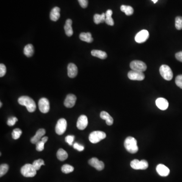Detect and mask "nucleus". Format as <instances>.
<instances>
[{
  "instance_id": "9",
  "label": "nucleus",
  "mask_w": 182,
  "mask_h": 182,
  "mask_svg": "<svg viewBox=\"0 0 182 182\" xmlns=\"http://www.w3.org/2000/svg\"><path fill=\"white\" fill-rule=\"evenodd\" d=\"M39 108L40 110L43 113H47L50 110V103L46 98H42L39 101Z\"/></svg>"
},
{
  "instance_id": "36",
  "label": "nucleus",
  "mask_w": 182,
  "mask_h": 182,
  "mask_svg": "<svg viewBox=\"0 0 182 182\" xmlns=\"http://www.w3.org/2000/svg\"><path fill=\"white\" fill-rule=\"evenodd\" d=\"M75 140V136L72 135H68L65 138V141L70 146L73 145V141Z\"/></svg>"
},
{
  "instance_id": "16",
  "label": "nucleus",
  "mask_w": 182,
  "mask_h": 182,
  "mask_svg": "<svg viewBox=\"0 0 182 182\" xmlns=\"http://www.w3.org/2000/svg\"><path fill=\"white\" fill-rule=\"evenodd\" d=\"M156 105L157 107L161 110H166L169 107L168 100L163 98H159L156 100Z\"/></svg>"
},
{
  "instance_id": "22",
  "label": "nucleus",
  "mask_w": 182,
  "mask_h": 182,
  "mask_svg": "<svg viewBox=\"0 0 182 182\" xmlns=\"http://www.w3.org/2000/svg\"><path fill=\"white\" fill-rule=\"evenodd\" d=\"M91 54L94 57H98L101 59H105L107 57V55L106 52L101 50H93L91 51Z\"/></svg>"
},
{
  "instance_id": "21",
  "label": "nucleus",
  "mask_w": 182,
  "mask_h": 182,
  "mask_svg": "<svg viewBox=\"0 0 182 182\" xmlns=\"http://www.w3.org/2000/svg\"><path fill=\"white\" fill-rule=\"evenodd\" d=\"M101 119L106 120V124L108 125H111L113 124V119L111 116L106 111H102L100 113Z\"/></svg>"
},
{
  "instance_id": "12",
  "label": "nucleus",
  "mask_w": 182,
  "mask_h": 182,
  "mask_svg": "<svg viewBox=\"0 0 182 182\" xmlns=\"http://www.w3.org/2000/svg\"><path fill=\"white\" fill-rule=\"evenodd\" d=\"M89 164L95 168L98 171H102L104 169V163L102 161H100L97 158L93 157L89 160Z\"/></svg>"
},
{
  "instance_id": "28",
  "label": "nucleus",
  "mask_w": 182,
  "mask_h": 182,
  "mask_svg": "<svg viewBox=\"0 0 182 182\" xmlns=\"http://www.w3.org/2000/svg\"><path fill=\"white\" fill-rule=\"evenodd\" d=\"M120 10L127 15V16L132 15L134 13V9L132 7L126 5H122L120 7Z\"/></svg>"
},
{
  "instance_id": "26",
  "label": "nucleus",
  "mask_w": 182,
  "mask_h": 182,
  "mask_svg": "<svg viewBox=\"0 0 182 182\" xmlns=\"http://www.w3.org/2000/svg\"><path fill=\"white\" fill-rule=\"evenodd\" d=\"M57 157L60 161H64L68 158V154L63 149H59L57 151Z\"/></svg>"
},
{
  "instance_id": "41",
  "label": "nucleus",
  "mask_w": 182,
  "mask_h": 182,
  "mask_svg": "<svg viewBox=\"0 0 182 182\" xmlns=\"http://www.w3.org/2000/svg\"><path fill=\"white\" fill-rule=\"evenodd\" d=\"M175 57L179 61L182 62V51L177 53L175 55Z\"/></svg>"
},
{
  "instance_id": "8",
  "label": "nucleus",
  "mask_w": 182,
  "mask_h": 182,
  "mask_svg": "<svg viewBox=\"0 0 182 182\" xmlns=\"http://www.w3.org/2000/svg\"><path fill=\"white\" fill-rule=\"evenodd\" d=\"M67 122L64 119H60L57 122L56 125V133L59 135H62L66 130Z\"/></svg>"
},
{
  "instance_id": "38",
  "label": "nucleus",
  "mask_w": 182,
  "mask_h": 182,
  "mask_svg": "<svg viewBox=\"0 0 182 182\" xmlns=\"http://www.w3.org/2000/svg\"><path fill=\"white\" fill-rule=\"evenodd\" d=\"M6 67L4 64H0V77L2 78L5 75L6 73Z\"/></svg>"
},
{
  "instance_id": "2",
  "label": "nucleus",
  "mask_w": 182,
  "mask_h": 182,
  "mask_svg": "<svg viewBox=\"0 0 182 182\" xmlns=\"http://www.w3.org/2000/svg\"><path fill=\"white\" fill-rule=\"evenodd\" d=\"M124 146L125 149L129 153L135 154L138 151V147L137 146L136 139L132 136H128L125 139L124 142Z\"/></svg>"
},
{
  "instance_id": "42",
  "label": "nucleus",
  "mask_w": 182,
  "mask_h": 182,
  "mask_svg": "<svg viewBox=\"0 0 182 182\" xmlns=\"http://www.w3.org/2000/svg\"><path fill=\"white\" fill-rule=\"evenodd\" d=\"M48 140V136H44V137H43L41 140L43 142H44V143H46L47 142Z\"/></svg>"
},
{
  "instance_id": "15",
  "label": "nucleus",
  "mask_w": 182,
  "mask_h": 182,
  "mask_svg": "<svg viewBox=\"0 0 182 182\" xmlns=\"http://www.w3.org/2000/svg\"><path fill=\"white\" fill-rule=\"evenodd\" d=\"M156 169L159 176L162 177L168 176L170 172L169 169L166 166H164V164H158L156 166Z\"/></svg>"
},
{
  "instance_id": "30",
  "label": "nucleus",
  "mask_w": 182,
  "mask_h": 182,
  "mask_svg": "<svg viewBox=\"0 0 182 182\" xmlns=\"http://www.w3.org/2000/svg\"><path fill=\"white\" fill-rule=\"evenodd\" d=\"M33 165L37 171H39L41 169V166L45 165V163L43 159H39L34 160L33 163Z\"/></svg>"
},
{
  "instance_id": "34",
  "label": "nucleus",
  "mask_w": 182,
  "mask_h": 182,
  "mask_svg": "<svg viewBox=\"0 0 182 182\" xmlns=\"http://www.w3.org/2000/svg\"><path fill=\"white\" fill-rule=\"evenodd\" d=\"M45 143L44 142H43L42 140L38 142L36 144V150L37 151H42L44 149V145Z\"/></svg>"
},
{
  "instance_id": "35",
  "label": "nucleus",
  "mask_w": 182,
  "mask_h": 182,
  "mask_svg": "<svg viewBox=\"0 0 182 182\" xmlns=\"http://www.w3.org/2000/svg\"><path fill=\"white\" fill-rule=\"evenodd\" d=\"M175 83L178 87L182 89V75H179L176 77Z\"/></svg>"
},
{
  "instance_id": "24",
  "label": "nucleus",
  "mask_w": 182,
  "mask_h": 182,
  "mask_svg": "<svg viewBox=\"0 0 182 182\" xmlns=\"http://www.w3.org/2000/svg\"><path fill=\"white\" fill-rule=\"evenodd\" d=\"M80 39L82 41L91 43L93 41L92 34L90 33H82L80 34Z\"/></svg>"
},
{
  "instance_id": "7",
  "label": "nucleus",
  "mask_w": 182,
  "mask_h": 182,
  "mask_svg": "<svg viewBox=\"0 0 182 182\" xmlns=\"http://www.w3.org/2000/svg\"><path fill=\"white\" fill-rule=\"evenodd\" d=\"M131 166L132 169L136 170H144L148 168V163L146 160L139 161L138 159H134L131 162Z\"/></svg>"
},
{
  "instance_id": "39",
  "label": "nucleus",
  "mask_w": 182,
  "mask_h": 182,
  "mask_svg": "<svg viewBox=\"0 0 182 182\" xmlns=\"http://www.w3.org/2000/svg\"><path fill=\"white\" fill-rule=\"evenodd\" d=\"M73 148L78 150V151H83L84 150V147L83 145H81L78 143H75L73 144Z\"/></svg>"
},
{
  "instance_id": "40",
  "label": "nucleus",
  "mask_w": 182,
  "mask_h": 182,
  "mask_svg": "<svg viewBox=\"0 0 182 182\" xmlns=\"http://www.w3.org/2000/svg\"><path fill=\"white\" fill-rule=\"evenodd\" d=\"M80 6L83 8H86L88 5V0H78Z\"/></svg>"
},
{
  "instance_id": "37",
  "label": "nucleus",
  "mask_w": 182,
  "mask_h": 182,
  "mask_svg": "<svg viewBox=\"0 0 182 182\" xmlns=\"http://www.w3.org/2000/svg\"><path fill=\"white\" fill-rule=\"evenodd\" d=\"M17 121H18V119H17L16 117H10L7 120V125L9 126H13Z\"/></svg>"
},
{
  "instance_id": "19",
  "label": "nucleus",
  "mask_w": 182,
  "mask_h": 182,
  "mask_svg": "<svg viewBox=\"0 0 182 182\" xmlns=\"http://www.w3.org/2000/svg\"><path fill=\"white\" fill-rule=\"evenodd\" d=\"M60 9L58 7H55L51 11L50 17L52 21H56L59 19L60 17Z\"/></svg>"
},
{
  "instance_id": "3",
  "label": "nucleus",
  "mask_w": 182,
  "mask_h": 182,
  "mask_svg": "<svg viewBox=\"0 0 182 182\" xmlns=\"http://www.w3.org/2000/svg\"><path fill=\"white\" fill-rule=\"evenodd\" d=\"M37 170L33 164H25L21 169V173L25 177H34L37 174Z\"/></svg>"
},
{
  "instance_id": "27",
  "label": "nucleus",
  "mask_w": 182,
  "mask_h": 182,
  "mask_svg": "<svg viewBox=\"0 0 182 182\" xmlns=\"http://www.w3.org/2000/svg\"><path fill=\"white\" fill-rule=\"evenodd\" d=\"M105 13H102L101 15L96 14L94 16V21L96 25L100 24V23L104 22L105 21Z\"/></svg>"
},
{
  "instance_id": "5",
  "label": "nucleus",
  "mask_w": 182,
  "mask_h": 182,
  "mask_svg": "<svg viewBox=\"0 0 182 182\" xmlns=\"http://www.w3.org/2000/svg\"><path fill=\"white\" fill-rule=\"evenodd\" d=\"M159 72L161 77L166 81H171L173 78V73L171 68L168 65H161L159 68Z\"/></svg>"
},
{
  "instance_id": "14",
  "label": "nucleus",
  "mask_w": 182,
  "mask_h": 182,
  "mask_svg": "<svg viewBox=\"0 0 182 182\" xmlns=\"http://www.w3.org/2000/svg\"><path fill=\"white\" fill-rule=\"evenodd\" d=\"M76 100H77V97L75 96V95L70 94L66 96L64 102V104L66 107H73L75 104Z\"/></svg>"
},
{
  "instance_id": "11",
  "label": "nucleus",
  "mask_w": 182,
  "mask_h": 182,
  "mask_svg": "<svg viewBox=\"0 0 182 182\" xmlns=\"http://www.w3.org/2000/svg\"><path fill=\"white\" fill-rule=\"evenodd\" d=\"M149 37V34L147 30H142L139 31L135 36V41L138 43H143L147 40Z\"/></svg>"
},
{
  "instance_id": "44",
  "label": "nucleus",
  "mask_w": 182,
  "mask_h": 182,
  "mask_svg": "<svg viewBox=\"0 0 182 182\" xmlns=\"http://www.w3.org/2000/svg\"><path fill=\"white\" fill-rule=\"evenodd\" d=\"M0 104H1V105H0V107H2V102H0Z\"/></svg>"
},
{
  "instance_id": "6",
  "label": "nucleus",
  "mask_w": 182,
  "mask_h": 182,
  "mask_svg": "<svg viewBox=\"0 0 182 182\" xmlns=\"http://www.w3.org/2000/svg\"><path fill=\"white\" fill-rule=\"evenodd\" d=\"M130 67L132 70L142 72L147 69L146 64L140 60H134L131 62Z\"/></svg>"
},
{
  "instance_id": "32",
  "label": "nucleus",
  "mask_w": 182,
  "mask_h": 182,
  "mask_svg": "<svg viewBox=\"0 0 182 182\" xmlns=\"http://www.w3.org/2000/svg\"><path fill=\"white\" fill-rule=\"evenodd\" d=\"M9 166L8 164H2L0 166V177L5 175L7 172L8 171Z\"/></svg>"
},
{
  "instance_id": "29",
  "label": "nucleus",
  "mask_w": 182,
  "mask_h": 182,
  "mask_svg": "<svg viewBox=\"0 0 182 182\" xmlns=\"http://www.w3.org/2000/svg\"><path fill=\"white\" fill-rule=\"evenodd\" d=\"M61 171L64 174H69L74 171V168L72 166L69 164H64L61 168Z\"/></svg>"
},
{
  "instance_id": "13",
  "label": "nucleus",
  "mask_w": 182,
  "mask_h": 182,
  "mask_svg": "<svg viewBox=\"0 0 182 182\" xmlns=\"http://www.w3.org/2000/svg\"><path fill=\"white\" fill-rule=\"evenodd\" d=\"M88 125V117L85 115H81L78 117L77 121V128L80 130H84Z\"/></svg>"
},
{
  "instance_id": "43",
  "label": "nucleus",
  "mask_w": 182,
  "mask_h": 182,
  "mask_svg": "<svg viewBox=\"0 0 182 182\" xmlns=\"http://www.w3.org/2000/svg\"><path fill=\"white\" fill-rule=\"evenodd\" d=\"M153 1L154 3H156V2H157L158 0H152Z\"/></svg>"
},
{
  "instance_id": "25",
  "label": "nucleus",
  "mask_w": 182,
  "mask_h": 182,
  "mask_svg": "<svg viewBox=\"0 0 182 182\" xmlns=\"http://www.w3.org/2000/svg\"><path fill=\"white\" fill-rule=\"evenodd\" d=\"M112 11L111 10H108L105 13L106 19L105 22L106 23L107 25H110V26H113L114 25V22L113 18H112Z\"/></svg>"
},
{
  "instance_id": "4",
  "label": "nucleus",
  "mask_w": 182,
  "mask_h": 182,
  "mask_svg": "<svg viewBox=\"0 0 182 182\" xmlns=\"http://www.w3.org/2000/svg\"><path fill=\"white\" fill-rule=\"evenodd\" d=\"M106 136V135L104 132L99 131H96L92 132L90 134L89 139L91 143L96 144L101 141V140L104 139L105 138Z\"/></svg>"
},
{
  "instance_id": "23",
  "label": "nucleus",
  "mask_w": 182,
  "mask_h": 182,
  "mask_svg": "<svg viewBox=\"0 0 182 182\" xmlns=\"http://www.w3.org/2000/svg\"><path fill=\"white\" fill-rule=\"evenodd\" d=\"M24 54L28 57L33 56L34 54V48L31 44H28L24 48Z\"/></svg>"
},
{
  "instance_id": "1",
  "label": "nucleus",
  "mask_w": 182,
  "mask_h": 182,
  "mask_svg": "<svg viewBox=\"0 0 182 182\" xmlns=\"http://www.w3.org/2000/svg\"><path fill=\"white\" fill-rule=\"evenodd\" d=\"M18 102L21 105L25 106L29 112H34L36 110V103L34 102V100L28 96H21L19 98Z\"/></svg>"
},
{
  "instance_id": "18",
  "label": "nucleus",
  "mask_w": 182,
  "mask_h": 182,
  "mask_svg": "<svg viewBox=\"0 0 182 182\" xmlns=\"http://www.w3.org/2000/svg\"><path fill=\"white\" fill-rule=\"evenodd\" d=\"M45 134L46 131L44 128H40L39 130H37L36 135L31 139V143L36 144L38 142H39L40 140L42 139L43 136H44Z\"/></svg>"
},
{
  "instance_id": "20",
  "label": "nucleus",
  "mask_w": 182,
  "mask_h": 182,
  "mask_svg": "<svg viewBox=\"0 0 182 182\" xmlns=\"http://www.w3.org/2000/svg\"><path fill=\"white\" fill-rule=\"evenodd\" d=\"M72 21L70 19H68L65 22L64 30H65V34L68 37H71L72 36L73 34V29L72 26Z\"/></svg>"
},
{
  "instance_id": "33",
  "label": "nucleus",
  "mask_w": 182,
  "mask_h": 182,
  "mask_svg": "<svg viewBox=\"0 0 182 182\" xmlns=\"http://www.w3.org/2000/svg\"><path fill=\"white\" fill-rule=\"evenodd\" d=\"M175 27L178 30L182 29V17L177 16L175 19Z\"/></svg>"
},
{
  "instance_id": "31",
  "label": "nucleus",
  "mask_w": 182,
  "mask_h": 182,
  "mask_svg": "<svg viewBox=\"0 0 182 182\" xmlns=\"http://www.w3.org/2000/svg\"><path fill=\"white\" fill-rule=\"evenodd\" d=\"M22 133V132L20 128H15L13 131V132L12 133V138L14 140L18 139L19 138L20 136H21Z\"/></svg>"
},
{
  "instance_id": "17",
  "label": "nucleus",
  "mask_w": 182,
  "mask_h": 182,
  "mask_svg": "<svg viewBox=\"0 0 182 182\" xmlns=\"http://www.w3.org/2000/svg\"><path fill=\"white\" fill-rule=\"evenodd\" d=\"M68 77L70 78H74L77 77L78 73V69L77 66L75 64L69 63L67 66Z\"/></svg>"
},
{
  "instance_id": "10",
  "label": "nucleus",
  "mask_w": 182,
  "mask_h": 182,
  "mask_svg": "<svg viewBox=\"0 0 182 182\" xmlns=\"http://www.w3.org/2000/svg\"><path fill=\"white\" fill-rule=\"evenodd\" d=\"M128 76L129 79L133 81H141L144 80L145 75L142 72H136L132 70L128 72Z\"/></svg>"
}]
</instances>
